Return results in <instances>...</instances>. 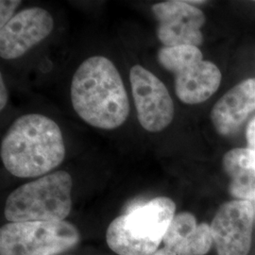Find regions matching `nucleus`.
I'll return each instance as SVG.
<instances>
[{
    "label": "nucleus",
    "mask_w": 255,
    "mask_h": 255,
    "mask_svg": "<svg viewBox=\"0 0 255 255\" xmlns=\"http://www.w3.org/2000/svg\"><path fill=\"white\" fill-rule=\"evenodd\" d=\"M70 93L75 112L92 127L115 129L129 115L122 78L106 57L93 56L85 60L74 74Z\"/></svg>",
    "instance_id": "obj_1"
},
{
    "label": "nucleus",
    "mask_w": 255,
    "mask_h": 255,
    "mask_svg": "<svg viewBox=\"0 0 255 255\" xmlns=\"http://www.w3.org/2000/svg\"><path fill=\"white\" fill-rule=\"evenodd\" d=\"M65 153L59 125L39 114L15 119L1 141L2 163L18 178L46 176L63 163Z\"/></svg>",
    "instance_id": "obj_2"
},
{
    "label": "nucleus",
    "mask_w": 255,
    "mask_h": 255,
    "mask_svg": "<svg viewBox=\"0 0 255 255\" xmlns=\"http://www.w3.org/2000/svg\"><path fill=\"white\" fill-rule=\"evenodd\" d=\"M176 212L167 197H157L114 219L106 233L110 249L119 255H151L159 250Z\"/></svg>",
    "instance_id": "obj_3"
},
{
    "label": "nucleus",
    "mask_w": 255,
    "mask_h": 255,
    "mask_svg": "<svg viewBox=\"0 0 255 255\" xmlns=\"http://www.w3.org/2000/svg\"><path fill=\"white\" fill-rule=\"evenodd\" d=\"M71 175L59 170L27 182L11 192L5 203L9 222L64 221L72 209Z\"/></svg>",
    "instance_id": "obj_4"
},
{
    "label": "nucleus",
    "mask_w": 255,
    "mask_h": 255,
    "mask_svg": "<svg viewBox=\"0 0 255 255\" xmlns=\"http://www.w3.org/2000/svg\"><path fill=\"white\" fill-rule=\"evenodd\" d=\"M157 59L175 77V92L180 101L189 105L200 104L218 91L221 82L219 67L203 60L198 46H163Z\"/></svg>",
    "instance_id": "obj_5"
},
{
    "label": "nucleus",
    "mask_w": 255,
    "mask_h": 255,
    "mask_svg": "<svg viewBox=\"0 0 255 255\" xmlns=\"http://www.w3.org/2000/svg\"><path fill=\"white\" fill-rule=\"evenodd\" d=\"M81 240L68 221L9 222L0 229V255H58Z\"/></svg>",
    "instance_id": "obj_6"
},
{
    "label": "nucleus",
    "mask_w": 255,
    "mask_h": 255,
    "mask_svg": "<svg viewBox=\"0 0 255 255\" xmlns=\"http://www.w3.org/2000/svg\"><path fill=\"white\" fill-rule=\"evenodd\" d=\"M129 82L140 125L149 132L168 127L174 118V103L161 80L140 64L129 71Z\"/></svg>",
    "instance_id": "obj_7"
},
{
    "label": "nucleus",
    "mask_w": 255,
    "mask_h": 255,
    "mask_svg": "<svg viewBox=\"0 0 255 255\" xmlns=\"http://www.w3.org/2000/svg\"><path fill=\"white\" fill-rule=\"evenodd\" d=\"M255 219L253 202L235 200L224 203L210 224L218 255H249Z\"/></svg>",
    "instance_id": "obj_8"
},
{
    "label": "nucleus",
    "mask_w": 255,
    "mask_h": 255,
    "mask_svg": "<svg viewBox=\"0 0 255 255\" xmlns=\"http://www.w3.org/2000/svg\"><path fill=\"white\" fill-rule=\"evenodd\" d=\"M151 9L158 21L157 37L164 46L199 47L202 45L201 28L206 17L201 9L181 0L160 2L154 4Z\"/></svg>",
    "instance_id": "obj_9"
},
{
    "label": "nucleus",
    "mask_w": 255,
    "mask_h": 255,
    "mask_svg": "<svg viewBox=\"0 0 255 255\" xmlns=\"http://www.w3.org/2000/svg\"><path fill=\"white\" fill-rule=\"evenodd\" d=\"M54 28V19L42 8L23 9L0 28V56L14 60L49 36Z\"/></svg>",
    "instance_id": "obj_10"
},
{
    "label": "nucleus",
    "mask_w": 255,
    "mask_h": 255,
    "mask_svg": "<svg viewBox=\"0 0 255 255\" xmlns=\"http://www.w3.org/2000/svg\"><path fill=\"white\" fill-rule=\"evenodd\" d=\"M255 110V78L239 82L219 99L211 111V121L222 136L235 133Z\"/></svg>",
    "instance_id": "obj_11"
},
{
    "label": "nucleus",
    "mask_w": 255,
    "mask_h": 255,
    "mask_svg": "<svg viewBox=\"0 0 255 255\" xmlns=\"http://www.w3.org/2000/svg\"><path fill=\"white\" fill-rule=\"evenodd\" d=\"M222 165L228 175L229 192L240 201H255V152L249 147H237L223 156Z\"/></svg>",
    "instance_id": "obj_12"
},
{
    "label": "nucleus",
    "mask_w": 255,
    "mask_h": 255,
    "mask_svg": "<svg viewBox=\"0 0 255 255\" xmlns=\"http://www.w3.org/2000/svg\"><path fill=\"white\" fill-rule=\"evenodd\" d=\"M214 244L209 224L203 222L197 230L181 240L164 243L166 247L178 255H205Z\"/></svg>",
    "instance_id": "obj_13"
},
{
    "label": "nucleus",
    "mask_w": 255,
    "mask_h": 255,
    "mask_svg": "<svg viewBox=\"0 0 255 255\" xmlns=\"http://www.w3.org/2000/svg\"><path fill=\"white\" fill-rule=\"evenodd\" d=\"M22 2L20 0H1L0 1V28L6 26L14 15V11Z\"/></svg>",
    "instance_id": "obj_14"
},
{
    "label": "nucleus",
    "mask_w": 255,
    "mask_h": 255,
    "mask_svg": "<svg viewBox=\"0 0 255 255\" xmlns=\"http://www.w3.org/2000/svg\"><path fill=\"white\" fill-rule=\"evenodd\" d=\"M246 137L249 148L255 152V117L250 121L247 127Z\"/></svg>",
    "instance_id": "obj_15"
},
{
    "label": "nucleus",
    "mask_w": 255,
    "mask_h": 255,
    "mask_svg": "<svg viewBox=\"0 0 255 255\" xmlns=\"http://www.w3.org/2000/svg\"><path fill=\"white\" fill-rule=\"evenodd\" d=\"M0 90H1V95H0V109L3 110L7 105L8 97L9 96H8V91H7L6 85L4 83V80H3L2 75L0 77Z\"/></svg>",
    "instance_id": "obj_16"
},
{
    "label": "nucleus",
    "mask_w": 255,
    "mask_h": 255,
    "mask_svg": "<svg viewBox=\"0 0 255 255\" xmlns=\"http://www.w3.org/2000/svg\"><path fill=\"white\" fill-rule=\"evenodd\" d=\"M178 255L176 253H174L173 251H171L170 249L164 247L162 249H159L157 252H155L153 255Z\"/></svg>",
    "instance_id": "obj_17"
},
{
    "label": "nucleus",
    "mask_w": 255,
    "mask_h": 255,
    "mask_svg": "<svg viewBox=\"0 0 255 255\" xmlns=\"http://www.w3.org/2000/svg\"><path fill=\"white\" fill-rule=\"evenodd\" d=\"M254 206H255V204H254Z\"/></svg>",
    "instance_id": "obj_18"
}]
</instances>
